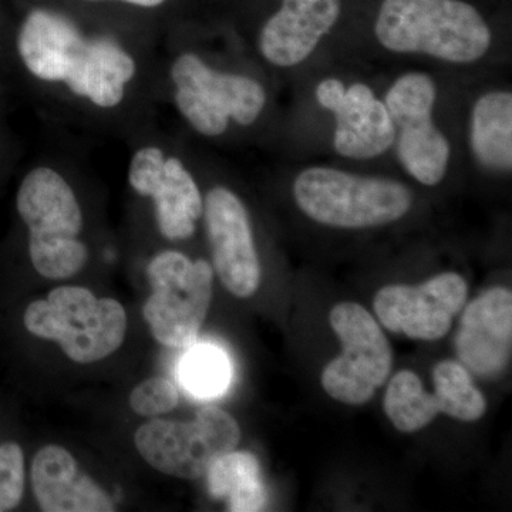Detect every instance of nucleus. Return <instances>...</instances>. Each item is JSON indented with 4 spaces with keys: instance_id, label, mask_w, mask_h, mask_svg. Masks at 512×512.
I'll list each match as a JSON object with an SVG mask.
<instances>
[{
    "instance_id": "f257e3e1",
    "label": "nucleus",
    "mask_w": 512,
    "mask_h": 512,
    "mask_svg": "<svg viewBox=\"0 0 512 512\" xmlns=\"http://www.w3.org/2000/svg\"><path fill=\"white\" fill-rule=\"evenodd\" d=\"M20 59L37 79L66 84L103 109L119 106L136 76L133 57L109 37H86L62 13L35 9L18 36Z\"/></svg>"
},
{
    "instance_id": "f03ea898",
    "label": "nucleus",
    "mask_w": 512,
    "mask_h": 512,
    "mask_svg": "<svg viewBox=\"0 0 512 512\" xmlns=\"http://www.w3.org/2000/svg\"><path fill=\"white\" fill-rule=\"evenodd\" d=\"M375 33L390 52L457 64L477 62L491 46L487 22L463 0H383Z\"/></svg>"
},
{
    "instance_id": "7ed1b4c3",
    "label": "nucleus",
    "mask_w": 512,
    "mask_h": 512,
    "mask_svg": "<svg viewBox=\"0 0 512 512\" xmlns=\"http://www.w3.org/2000/svg\"><path fill=\"white\" fill-rule=\"evenodd\" d=\"M18 211L29 228V252L40 275L66 279L79 274L89 252L79 239L83 215L76 195L52 168L30 171L18 191Z\"/></svg>"
},
{
    "instance_id": "20e7f679",
    "label": "nucleus",
    "mask_w": 512,
    "mask_h": 512,
    "mask_svg": "<svg viewBox=\"0 0 512 512\" xmlns=\"http://www.w3.org/2000/svg\"><path fill=\"white\" fill-rule=\"evenodd\" d=\"M303 214L328 227H380L403 218L412 207V192L399 181L363 177L329 167L306 168L293 183Z\"/></svg>"
},
{
    "instance_id": "39448f33",
    "label": "nucleus",
    "mask_w": 512,
    "mask_h": 512,
    "mask_svg": "<svg viewBox=\"0 0 512 512\" xmlns=\"http://www.w3.org/2000/svg\"><path fill=\"white\" fill-rule=\"evenodd\" d=\"M25 326L40 339L55 340L73 362L106 359L126 338L127 315L116 299H97L89 289L62 286L46 301L30 303Z\"/></svg>"
},
{
    "instance_id": "423d86ee",
    "label": "nucleus",
    "mask_w": 512,
    "mask_h": 512,
    "mask_svg": "<svg viewBox=\"0 0 512 512\" xmlns=\"http://www.w3.org/2000/svg\"><path fill=\"white\" fill-rule=\"evenodd\" d=\"M147 276L151 295L143 313L154 339L167 348H190L210 309L214 269L204 259L164 251L154 256Z\"/></svg>"
},
{
    "instance_id": "0eeeda50",
    "label": "nucleus",
    "mask_w": 512,
    "mask_h": 512,
    "mask_svg": "<svg viewBox=\"0 0 512 512\" xmlns=\"http://www.w3.org/2000/svg\"><path fill=\"white\" fill-rule=\"evenodd\" d=\"M241 440L234 417L202 407L192 421L153 419L138 427L134 443L141 457L167 476L197 480Z\"/></svg>"
},
{
    "instance_id": "6e6552de",
    "label": "nucleus",
    "mask_w": 512,
    "mask_h": 512,
    "mask_svg": "<svg viewBox=\"0 0 512 512\" xmlns=\"http://www.w3.org/2000/svg\"><path fill=\"white\" fill-rule=\"evenodd\" d=\"M171 79L178 110L202 136H221L229 120L251 126L265 107V89L256 80L217 72L194 53L174 60Z\"/></svg>"
},
{
    "instance_id": "1a4fd4ad",
    "label": "nucleus",
    "mask_w": 512,
    "mask_h": 512,
    "mask_svg": "<svg viewBox=\"0 0 512 512\" xmlns=\"http://www.w3.org/2000/svg\"><path fill=\"white\" fill-rule=\"evenodd\" d=\"M330 325L342 342L343 352L323 369V389L338 402L365 404L392 370L389 340L375 318L357 303L336 305L330 312Z\"/></svg>"
},
{
    "instance_id": "9d476101",
    "label": "nucleus",
    "mask_w": 512,
    "mask_h": 512,
    "mask_svg": "<svg viewBox=\"0 0 512 512\" xmlns=\"http://www.w3.org/2000/svg\"><path fill=\"white\" fill-rule=\"evenodd\" d=\"M436 84L424 73H407L386 94L396 130L397 157L404 170L423 185L441 183L450 161V144L433 121Z\"/></svg>"
},
{
    "instance_id": "9b49d317",
    "label": "nucleus",
    "mask_w": 512,
    "mask_h": 512,
    "mask_svg": "<svg viewBox=\"0 0 512 512\" xmlns=\"http://www.w3.org/2000/svg\"><path fill=\"white\" fill-rule=\"evenodd\" d=\"M467 295L463 276L446 272L421 285L380 289L375 298V312L390 332L410 339L437 340L450 330Z\"/></svg>"
},
{
    "instance_id": "f8f14e48",
    "label": "nucleus",
    "mask_w": 512,
    "mask_h": 512,
    "mask_svg": "<svg viewBox=\"0 0 512 512\" xmlns=\"http://www.w3.org/2000/svg\"><path fill=\"white\" fill-rule=\"evenodd\" d=\"M128 183L156 204L157 224L170 241L192 237L204 212L200 188L178 158L157 147H144L131 158Z\"/></svg>"
},
{
    "instance_id": "ddd939ff",
    "label": "nucleus",
    "mask_w": 512,
    "mask_h": 512,
    "mask_svg": "<svg viewBox=\"0 0 512 512\" xmlns=\"http://www.w3.org/2000/svg\"><path fill=\"white\" fill-rule=\"evenodd\" d=\"M202 214L215 272L232 295L249 298L261 284V265L244 204L228 188L215 187L205 197Z\"/></svg>"
},
{
    "instance_id": "4468645a",
    "label": "nucleus",
    "mask_w": 512,
    "mask_h": 512,
    "mask_svg": "<svg viewBox=\"0 0 512 512\" xmlns=\"http://www.w3.org/2000/svg\"><path fill=\"white\" fill-rule=\"evenodd\" d=\"M316 100L335 114V150L342 157L369 160L386 153L396 141L389 110L369 86L355 83L346 89L338 79L316 87Z\"/></svg>"
},
{
    "instance_id": "2eb2a0df",
    "label": "nucleus",
    "mask_w": 512,
    "mask_h": 512,
    "mask_svg": "<svg viewBox=\"0 0 512 512\" xmlns=\"http://www.w3.org/2000/svg\"><path fill=\"white\" fill-rule=\"evenodd\" d=\"M512 350V293L494 288L474 299L456 335L458 359L483 379L503 375Z\"/></svg>"
},
{
    "instance_id": "dca6fc26",
    "label": "nucleus",
    "mask_w": 512,
    "mask_h": 512,
    "mask_svg": "<svg viewBox=\"0 0 512 512\" xmlns=\"http://www.w3.org/2000/svg\"><path fill=\"white\" fill-rule=\"evenodd\" d=\"M339 15L340 0H282L261 30L259 50L275 66H296L312 55Z\"/></svg>"
},
{
    "instance_id": "f3484780",
    "label": "nucleus",
    "mask_w": 512,
    "mask_h": 512,
    "mask_svg": "<svg viewBox=\"0 0 512 512\" xmlns=\"http://www.w3.org/2000/svg\"><path fill=\"white\" fill-rule=\"evenodd\" d=\"M32 487L45 512H113L109 495L82 473L66 448L46 446L32 463Z\"/></svg>"
},
{
    "instance_id": "a211bd4d",
    "label": "nucleus",
    "mask_w": 512,
    "mask_h": 512,
    "mask_svg": "<svg viewBox=\"0 0 512 512\" xmlns=\"http://www.w3.org/2000/svg\"><path fill=\"white\" fill-rule=\"evenodd\" d=\"M471 151L488 170L511 171L512 94L491 92L474 104L470 127Z\"/></svg>"
},
{
    "instance_id": "6ab92c4d",
    "label": "nucleus",
    "mask_w": 512,
    "mask_h": 512,
    "mask_svg": "<svg viewBox=\"0 0 512 512\" xmlns=\"http://www.w3.org/2000/svg\"><path fill=\"white\" fill-rule=\"evenodd\" d=\"M208 491L225 501L228 511L265 510L268 493L258 458L247 451H231L218 458L207 471Z\"/></svg>"
},
{
    "instance_id": "aec40b11",
    "label": "nucleus",
    "mask_w": 512,
    "mask_h": 512,
    "mask_svg": "<svg viewBox=\"0 0 512 512\" xmlns=\"http://www.w3.org/2000/svg\"><path fill=\"white\" fill-rule=\"evenodd\" d=\"M384 412L397 430L414 433L429 426L441 410L436 394L424 390L420 377L403 370L387 387Z\"/></svg>"
},
{
    "instance_id": "412c9836",
    "label": "nucleus",
    "mask_w": 512,
    "mask_h": 512,
    "mask_svg": "<svg viewBox=\"0 0 512 512\" xmlns=\"http://www.w3.org/2000/svg\"><path fill=\"white\" fill-rule=\"evenodd\" d=\"M433 382L441 413L466 423H473L484 416L487 402L461 363L453 360L440 362L434 369Z\"/></svg>"
},
{
    "instance_id": "4be33fe9",
    "label": "nucleus",
    "mask_w": 512,
    "mask_h": 512,
    "mask_svg": "<svg viewBox=\"0 0 512 512\" xmlns=\"http://www.w3.org/2000/svg\"><path fill=\"white\" fill-rule=\"evenodd\" d=\"M181 379L195 396H218L227 389L231 380V363L222 350L214 346H200L185 357Z\"/></svg>"
},
{
    "instance_id": "5701e85b",
    "label": "nucleus",
    "mask_w": 512,
    "mask_h": 512,
    "mask_svg": "<svg viewBox=\"0 0 512 512\" xmlns=\"http://www.w3.org/2000/svg\"><path fill=\"white\" fill-rule=\"evenodd\" d=\"M25 490V458L16 443L0 446V512L18 507Z\"/></svg>"
},
{
    "instance_id": "b1692460",
    "label": "nucleus",
    "mask_w": 512,
    "mask_h": 512,
    "mask_svg": "<svg viewBox=\"0 0 512 512\" xmlns=\"http://www.w3.org/2000/svg\"><path fill=\"white\" fill-rule=\"evenodd\" d=\"M131 409L144 417L163 416L173 412L178 404V392L170 380L153 377L138 384L128 399Z\"/></svg>"
},
{
    "instance_id": "393cba45",
    "label": "nucleus",
    "mask_w": 512,
    "mask_h": 512,
    "mask_svg": "<svg viewBox=\"0 0 512 512\" xmlns=\"http://www.w3.org/2000/svg\"><path fill=\"white\" fill-rule=\"evenodd\" d=\"M121 2L130 3V5L141 6V8H156L163 5L165 0H121Z\"/></svg>"
}]
</instances>
